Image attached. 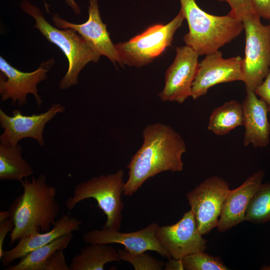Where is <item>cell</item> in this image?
<instances>
[{
    "label": "cell",
    "mask_w": 270,
    "mask_h": 270,
    "mask_svg": "<svg viewBox=\"0 0 270 270\" xmlns=\"http://www.w3.org/2000/svg\"><path fill=\"white\" fill-rule=\"evenodd\" d=\"M143 144L127 166L128 177L123 194L132 196L149 178L166 171L180 172L186 144L170 126L162 123L148 125L142 132Z\"/></svg>",
    "instance_id": "6da1fadb"
},
{
    "label": "cell",
    "mask_w": 270,
    "mask_h": 270,
    "mask_svg": "<svg viewBox=\"0 0 270 270\" xmlns=\"http://www.w3.org/2000/svg\"><path fill=\"white\" fill-rule=\"evenodd\" d=\"M20 182L23 192L9 210L14 223L10 235V244L26 236L50 230L60 210L56 198V188L48 184L44 175Z\"/></svg>",
    "instance_id": "7a4b0ae2"
},
{
    "label": "cell",
    "mask_w": 270,
    "mask_h": 270,
    "mask_svg": "<svg viewBox=\"0 0 270 270\" xmlns=\"http://www.w3.org/2000/svg\"><path fill=\"white\" fill-rule=\"evenodd\" d=\"M180 1L189 28L184 41L199 56L218 50L244 30L242 20L231 12L226 16H214L201 9L196 0Z\"/></svg>",
    "instance_id": "3957f363"
},
{
    "label": "cell",
    "mask_w": 270,
    "mask_h": 270,
    "mask_svg": "<svg viewBox=\"0 0 270 270\" xmlns=\"http://www.w3.org/2000/svg\"><path fill=\"white\" fill-rule=\"evenodd\" d=\"M20 8L35 20L34 27L48 42L56 46L68 60V70L60 82L59 88L64 90L77 84L82 69L90 62H98L101 55L74 30L60 29L52 26L46 20L40 9L30 2L22 1Z\"/></svg>",
    "instance_id": "277c9868"
},
{
    "label": "cell",
    "mask_w": 270,
    "mask_h": 270,
    "mask_svg": "<svg viewBox=\"0 0 270 270\" xmlns=\"http://www.w3.org/2000/svg\"><path fill=\"white\" fill-rule=\"evenodd\" d=\"M124 177V171L120 170L80 182L74 186L72 195L66 202V208L72 210L81 201L92 198L106 216L103 228L120 230L124 209L122 198L125 184Z\"/></svg>",
    "instance_id": "5b68a950"
},
{
    "label": "cell",
    "mask_w": 270,
    "mask_h": 270,
    "mask_svg": "<svg viewBox=\"0 0 270 270\" xmlns=\"http://www.w3.org/2000/svg\"><path fill=\"white\" fill-rule=\"evenodd\" d=\"M260 18L254 10L242 18L246 34L242 82L246 90L254 92L270 69V26L262 24Z\"/></svg>",
    "instance_id": "8992f818"
},
{
    "label": "cell",
    "mask_w": 270,
    "mask_h": 270,
    "mask_svg": "<svg viewBox=\"0 0 270 270\" xmlns=\"http://www.w3.org/2000/svg\"><path fill=\"white\" fill-rule=\"evenodd\" d=\"M184 16L180 10L166 24L152 26L128 41L115 44L120 66L140 68L150 63L171 46L176 30L181 26Z\"/></svg>",
    "instance_id": "52a82bcc"
},
{
    "label": "cell",
    "mask_w": 270,
    "mask_h": 270,
    "mask_svg": "<svg viewBox=\"0 0 270 270\" xmlns=\"http://www.w3.org/2000/svg\"><path fill=\"white\" fill-rule=\"evenodd\" d=\"M230 190L223 178L212 176L204 180L186 194V198L202 236L218 226L222 206Z\"/></svg>",
    "instance_id": "ba28073f"
},
{
    "label": "cell",
    "mask_w": 270,
    "mask_h": 270,
    "mask_svg": "<svg viewBox=\"0 0 270 270\" xmlns=\"http://www.w3.org/2000/svg\"><path fill=\"white\" fill-rule=\"evenodd\" d=\"M54 64L50 58L41 63L32 72H23L10 65L2 56H0V94L1 100L11 99L13 105L19 106L27 104L26 96L32 94L38 106L42 100L38 94V84L46 79V74Z\"/></svg>",
    "instance_id": "9c48e42d"
},
{
    "label": "cell",
    "mask_w": 270,
    "mask_h": 270,
    "mask_svg": "<svg viewBox=\"0 0 270 270\" xmlns=\"http://www.w3.org/2000/svg\"><path fill=\"white\" fill-rule=\"evenodd\" d=\"M156 236L161 246L172 258L182 260L198 252H204L206 241L200 233L194 214L186 212L176 223L158 226Z\"/></svg>",
    "instance_id": "30bf717a"
},
{
    "label": "cell",
    "mask_w": 270,
    "mask_h": 270,
    "mask_svg": "<svg viewBox=\"0 0 270 270\" xmlns=\"http://www.w3.org/2000/svg\"><path fill=\"white\" fill-rule=\"evenodd\" d=\"M65 110L60 104H54L46 112L30 116L22 114L20 110H13L12 116L0 110V125L4 132L0 136V144L16 146L18 142L24 138L36 140L43 146V132L46 124L58 113Z\"/></svg>",
    "instance_id": "8fae6325"
},
{
    "label": "cell",
    "mask_w": 270,
    "mask_h": 270,
    "mask_svg": "<svg viewBox=\"0 0 270 270\" xmlns=\"http://www.w3.org/2000/svg\"><path fill=\"white\" fill-rule=\"evenodd\" d=\"M198 56L188 46L176 48L174 60L166 72L164 86L158 94L162 101L182 104L190 96L198 66Z\"/></svg>",
    "instance_id": "7c38bea8"
},
{
    "label": "cell",
    "mask_w": 270,
    "mask_h": 270,
    "mask_svg": "<svg viewBox=\"0 0 270 270\" xmlns=\"http://www.w3.org/2000/svg\"><path fill=\"white\" fill-rule=\"evenodd\" d=\"M242 60L240 56L224 58L220 50L206 54L198 63L190 96L196 100L204 96L210 88L218 84L242 82Z\"/></svg>",
    "instance_id": "4fadbf2b"
},
{
    "label": "cell",
    "mask_w": 270,
    "mask_h": 270,
    "mask_svg": "<svg viewBox=\"0 0 270 270\" xmlns=\"http://www.w3.org/2000/svg\"><path fill=\"white\" fill-rule=\"evenodd\" d=\"M158 226L153 222L143 229L130 232L102 228L86 232L82 239L88 244H120L124 249L132 253L154 251L162 257L170 258V254L161 246L156 236Z\"/></svg>",
    "instance_id": "5bb4252c"
},
{
    "label": "cell",
    "mask_w": 270,
    "mask_h": 270,
    "mask_svg": "<svg viewBox=\"0 0 270 270\" xmlns=\"http://www.w3.org/2000/svg\"><path fill=\"white\" fill-rule=\"evenodd\" d=\"M88 20L82 24L68 22L58 14H54L52 20L56 28H72L76 30L90 46L100 55L106 56L114 64L119 62L118 52L110 40L106 25L100 18L98 0H90Z\"/></svg>",
    "instance_id": "9a60e30c"
},
{
    "label": "cell",
    "mask_w": 270,
    "mask_h": 270,
    "mask_svg": "<svg viewBox=\"0 0 270 270\" xmlns=\"http://www.w3.org/2000/svg\"><path fill=\"white\" fill-rule=\"evenodd\" d=\"M264 172L258 170L248 176L238 187L230 190L224 202L217 226L225 232L245 220L253 196L262 184Z\"/></svg>",
    "instance_id": "2e32d148"
},
{
    "label": "cell",
    "mask_w": 270,
    "mask_h": 270,
    "mask_svg": "<svg viewBox=\"0 0 270 270\" xmlns=\"http://www.w3.org/2000/svg\"><path fill=\"white\" fill-rule=\"evenodd\" d=\"M246 95L242 104L243 125L245 133L243 144H252L254 148L266 147L270 142V124L268 118L269 109L255 92L246 90Z\"/></svg>",
    "instance_id": "e0dca14e"
},
{
    "label": "cell",
    "mask_w": 270,
    "mask_h": 270,
    "mask_svg": "<svg viewBox=\"0 0 270 270\" xmlns=\"http://www.w3.org/2000/svg\"><path fill=\"white\" fill-rule=\"evenodd\" d=\"M82 222L68 214H63L53 227L46 232L26 236L18 240L17 244L10 250L4 251L0 259L4 266H8L18 258H20L31 251L47 244L57 238L79 230Z\"/></svg>",
    "instance_id": "ac0fdd59"
},
{
    "label": "cell",
    "mask_w": 270,
    "mask_h": 270,
    "mask_svg": "<svg viewBox=\"0 0 270 270\" xmlns=\"http://www.w3.org/2000/svg\"><path fill=\"white\" fill-rule=\"evenodd\" d=\"M118 251L108 244H90L72 258L70 270H103L106 264L119 261Z\"/></svg>",
    "instance_id": "d6986e66"
},
{
    "label": "cell",
    "mask_w": 270,
    "mask_h": 270,
    "mask_svg": "<svg viewBox=\"0 0 270 270\" xmlns=\"http://www.w3.org/2000/svg\"><path fill=\"white\" fill-rule=\"evenodd\" d=\"M18 144L10 146L0 144V180L22 181L34 173L32 166L22 156Z\"/></svg>",
    "instance_id": "ffe728a7"
},
{
    "label": "cell",
    "mask_w": 270,
    "mask_h": 270,
    "mask_svg": "<svg viewBox=\"0 0 270 270\" xmlns=\"http://www.w3.org/2000/svg\"><path fill=\"white\" fill-rule=\"evenodd\" d=\"M243 125L242 104L232 100L214 110L210 117L208 129L218 136L228 134Z\"/></svg>",
    "instance_id": "44dd1931"
},
{
    "label": "cell",
    "mask_w": 270,
    "mask_h": 270,
    "mask_svg": "<svg viewBox=\"0 0 270 270\" xmlns=\"http://www.w3.org/2000/svg\"><path fill=\"white\" fill-rule=\"evenodd\" d=\"M74 236L72 232L65 234L50 243L37 248L24 256L14 265H9L6 270H42L50 256L56 250H64Z\"/></svg>",
    "instance_id": "7402d4cb"
},
{
    "label": "cell",
    "mask_w": 270,
    "mask_h": 270,
    "mask_svg": "<svg viewBox=\"0 0 270 270\" xmlns=\"http://www.w3.org/2000/svg\"><path fill=\"white\" fill-rule=\"evenodd\" d=\"M245 220L262 224L270 220V183L262 184L248 206Z\"/></svg>",
    "instance_id": "603a6c76"
},
{
    "label": "cell",
    "mask_w": 270,
    "mask_h": 270,
    "mask_svg": "<svg viewBox=\"0 0 270 270\" xmlns=\"http://www.w3.org/2000/svg\"><path fill=\"white\" fill-rule=\"evenodd\" d=\"M185 270H227L228 268L218 257L204 252L189 254L182 259Z\"/></svg>",
    "instance_id": "cb8c5ba5"
},
{
    "label": "cell",
    "mask_w": 270,
    "mask_h": 270,
    "mask_svg": "<svg viewBox=\"0 0 270 270\" xmlns=\"http://www.w3.org/2000/svg\"><path fill=\"white\" fill-rule=\"evenodd\" d=\"M120 260L130 264L135 270H160L164 263L146 252L132 253L126 249H118Z\"/></svg>",
    "instance_id": "d4e9b609"
},
{
    "label": "cell",
    "mask_w": 270,
    "mask_h": 270,
    "mask_svg": "<svg viewBox=\"0 0 270 270\" xmlns=\"http://www.w3.org/2000/svg\"><path fill=\"white\" fill-rule=\"evenodd\" d=\"M42 270H70L66 262L64 250L56 251L46 262Z\"/></svg>",
    "instance_id": "484cf974"
},
{
    "label": "cell",
    "mask_w": 270,
    "mask_h": 270,
    "mask_svg": "<svg viewBox=\"0 0 270 270\" xmlns=\"http://www.w3.org/2000/svg\"><path fill=\"white\" fill-rule=\"evenodd\" d=\"M226 2L230 7V12L242 20V18L254 10L250 0H218Z\"/></svg>",
    "instance_id": "4316f807"
},
{
    "label": "cell",
    "mask_w": 270,
    "mask_h": 270,
    "mask_svg": "<svg viewBox=\"0 0 270 270\" xmlns=\"http://www.w3.org/2000/svg\"><path fill=\"white\" fill-rule=\"evenodd\" d=\"M254 92L267 104L270 112V69L265 79Z\"/></svg>",
    "instance_id": "83f0119b"
},
{
    "label": "cell",
    "mask_w": 270,
    "mask_h": 270,
    "mask_svg": "<svg viewBox=\"0 0 270 270\" xmlns=\"http://www.w3.org/2000/svg\"><path fill=\"white\" fill-rule=\"evenodd\" d=\"M252 5L260 18L270 20V0H250Z\"/></svg>",
    "instance_id": "f1b7e54d"
},
{
    "label": "cell",
    "mask_w": 270,
    "mask_h": 270,
    "mask_svg": "<svg viewBox=\"0 0 270 270\" xmlns=\"http://www.w3.org/2000/svg\"><path fill=\"white\" fill-rule=\"evenodd\" d=\"M14 228V223L10 218L0 222V259L3 256L4 250L3 245L8 234L12 232Z\"/></svg>",
    "instance_id": "f546056e"
},
{
    "label": "cell",
    "mask_w": 270,
    "mask_h": 270,
    "mask_svg": "<svg viewBox=\"0 0 270 270\" xmlns=\"http://www.w3.org/2000/svg\"><path fill=\"white\" fill-rule=\"evenodd\" d=\"M164 270H184L182 260H176L172 258H169L168 262L166 264Z\"/></svg>",
    "instance_id": "4dcf8cb0"
},
{
    "label": "cell",
    "mask_w": 270,
    "mask_h": 270,
    "mask_svg": "<svg viewBox=\"0 0 270 270\" xmlns=\"http://www.w3.org/2000/svg\"><path fill=\"white\" fill-rule=\"evenodd\" d=\"M66 2L68 5L72 8L75 14H80V9L74 0H66Z\"/></svg>",
    "instance_id": "1f68e13d"
},
{
    "label": "cell",
    "mask_w": 270,
    "mask_h": 270,
    "mask_svg": "<svg viewBox=\"0 0 270 270\" xmlns=\"http://www.w3.org/2000/svg\"><path fill=\"white\" fill-rule=\"evenodd\" d=\"M10 216V213L9 210L0 211V222L4 220Z\"/></svg>",
    "instance_id": "d6a6232c"
},
{
    "label": "cell",
    "mask_w": 270,
    "mask_h": 270,
    "mask_svg": "<svg viewBox=\"0 0 270 270\" xmlns=\"http://www.w3.org/2000/svg\"><path fill=\"white\" fill-rule=\"evenodd\" d=\"M269 25L270 26V24H269Z\"/></svg>",
    "instance_id": "836d02e7"
}]
</instances>
